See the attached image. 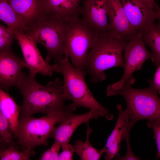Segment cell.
Instances as JSON below:
<instances>
[{
	"instance_id": "obj_1",
	"label": "cell",
	"mask_w": 160,
	"mask_h": 160,
	"mask_svg": "<svg viewBox=\"0 0 160 160\" xmlns=\"http://www.w3.org/2000/svg\"><path fill=\"white\" fill-rule=\"evenodd\" d=\"M16 87L23 98L20 116H33L38 113L48 114L68 107L64 103L66 99L63 81L58 78L43 86L36 81L35 77L23 71Z\"/></svg>"
},
{
	"instance_id": "obj_2",
	"label": "cell",
	"mask_w": 160,
	"mask_h": 160,
	"mask_svg": "<svg viewBox=\"0 0 160 160\" xmlns=\"http://www.w3.org/2000/svg\"><path fill=\"white\" fill-rule=\"evenodd\" d=\"M129 41L108 32H98L86 60V69L90 80L95 83L105 79V71L114 67L124 68L123 52Z\"/></svg>"
},
{
	"instance_id": "obj_3",
	"label": "cell",
	"mask_w": 160,
	"mask_h": 160,
	"mask_svg": "<svg viewBox=\"0 0 160 160\" xmlns=\"http://www.w3.org/2000/svg\"><path fill=\"white\" fill-rule=\"evenodd\" d=\"M68 56L66 52L52 67L53 71L63 75L64 95L66 99L72 102L69 105L71 109L73 111L77 108L82 106L98 110L106 115L108 120H112L113 116L97 101L87 87L85 79L87 71L79 69L70 63Z\"/></svg>"
},
{
	"instance_id": "obj_4",
	"label": "cell",
	"mask_w": 160,
	"mask_h": 160,
	"mask_svg": "<svg viewBox=\"0 0 160 160\" xmlns=\"http://www.w3.org/2000/svg\"><path fill=\"white\" fill-rule=\"evenodd\" d=\"M72 111L68 105L65 109L40 118L33 116H20L17 138L22 150L31 156L34 154L37 146L47 145L55 125L60 124L67 114Z\"/></svg>"
},
{
	"instance_id": "obj_5",
	"label": "cell",
	"mask_w": 160,
	"mask_h": 160,
	"mask_svg": "<svg viewBox=\"0 0 160 160\" xmlns=\"http://www.w3.org/2000/svg\"><path fill=\"white\" fill-rule=\"evenodd\" d=\"M135 81V78L127 81L122 87L107 95H120L124 98L132 127L141 120L160 117V99L157 91L150 85L144 89L134 88L132 86Z\"/></svg>"
},
{
	"instance_id": "obj_6",
	"label": "cell",
	"mask_w": 160,
	"mask_h": 160,
	"mask_svg": "<svg viewBox=\"0 0 160 160\" xmlns=\"http://www.w3.org/2000/svg\"><path fill=\"white\" fill-rule=\"evenodd\" d=\"M70 21L47 15L35 27L26 33L37 43L42 44L47 51L45 60L57 63L66 52L64 37Z\"/></svg>"
},
{
	"instance_id": "obj_7",
	"label": "cell",
	"mask_w": 160,
	"mask_h": 160,
	"mask_svg": "<svg viewBox=\"0 0 160 160\" xmlns=\"http://www.w3.org/2000/svg\"><path fill=\"white\" fill-rule=\"evenodd\" d=\"M97 33L79 17L70 22L65 34L64 46L76 68L86 71L87 56Z\"/></svg>"
},
{
	"instance_id": "obj_8",
	"label": "cell",
	"mask_w": 160,
	"mask_h": 160,
	"mask_svg": "<svg viewBox=\"0 0 160 160\" xmlns=\"http://www.w3.org/2000/svg\"><path fill=\"white\" fill-rule=\"evenodd\" d=\"M124 51L123 74L119 81L108 85L106 95L122 87L126 81L135 78L132 76L133 73L140 70L147 60L150 59L153 63V56L147 49L143 39L142 33L136 34L128 42Z\"/></svg>"
},
{
	"instance_id": "obj_9",
	"label": "cell",
	"mask_w": 160,
	"mask_h": 160,
	"mask_svg": "<svg viewBox=\"0 0 160 160\" xmlns=\"http://www.w3.org/2000/svg\"><path fill=\"white\" fill-rule=\"evenodd\" d=\"M20 47L28 75L35 77L38 73L51 76L53 73L52 65L43 58L37 47V43L30 35L25 33L13 31Z\"/></svg>"
},
{
	"instance_id": "obj_10",
	"label": "cell",
	"mask_w": 160,
	"mask_h": 160,
	"mask_svg": "<svg viewBox=\"0 0 160 160\" xmlns=\"http://www.w3.org/2000/svg\"><path fill=\"white\" fill-rule=\"evenodd\" d=\"M136 34L142 33L160 20V10L152 8L143 0H120Z\"/></svg>"
},
{
	"instance_id": "obj_11",
	"label": "cell",
	"mask_w": 160,
	"mask_h": 160,
	"mask_svg": "<svg viewBox=\"0 0 160 160\" xmlns=\"http://www.w3.org/2000/svg\"><path fill=\"white\" fill-rule=\"evenodd\" d=\"M24 68L23 59L11 49L0 52V88L8 92L11 88L17 87Z\"/></svg>"
},
{
	"instance_id": "obj_12",
	"label": "cell",
	"mask_w": 160,
	"mask_h": 160,
	"mask_svg": "<svg viewBox=\"0 0 160 160\" xmlns=\"http://www.w3.org/2000/svg\"><path fill=\"white\" fill-rule=\"evenodd\" d=\"M108 0H82L81 19L91 29L97 32H107Z\"/></svg>"
},
{
	"instance_id": "obj_13",
	"label": "cell",
	"mask_w": 160,
	"mask_h": 160,
	"mask_svg": "<svg viewBox=\"0 0 160 160\" xmlns=\"http://www.w3.org/2000/svg\"><path fill=\"white\" fill-rule=\"evenodd\" d=\"M27 33L46 16L43 0H7Z\"/></svg>"
},
{
	"instance_id": "obj_14",
	"label": "cell",
	"mask_w": 160,
	"mask_h": 160,
	"mask_svg": "<svg viewBox=\"0 0 160 160\" xmlns=\"http://www.w3.org/2000/svg\"><path fill=\"white\" fill-rule=\"evenodd\" d=\"M106 117L103 112L90 109L87 113L81 114L68 113L57 126H55L51 137L62 145L69 143L71 136L76 129L82 123H87L91 119H97L99 117Z\"/></svg>"
},
{
	"instance_id": "obj_15",
	"label": "cell",
	"mask_w": 160,
	"mask_h": 160,
	"mask_svg": "<svg viewBox=\"0 0 160 160\" xmlns=\"http://www.w3.org/2000/svg\"><path fill=\"white\" fill-rule=\"evenodd\" d=\"M107 14L110 34L128 41L136 34L120 0H108Z\"/></svg>"
},
{
	"instance_id": "obj_16",
	"label": "cell",
	"mask_w": 160,
	"mask_h": 160,
	"mask_svg": "<svg viewBox=\"0 0 160 160\" xmlns=\"http://www.w3.org/2000/svg\"><path fill=\"white\" fill-rule=\"evenodd\" d=\"M116 108L118 111V119L104 146L106 155L104 158L106 160H112L119 153L121 142L127 130L132 127L126 109L123 110L120 104L117 105Z\"/></svg>"
},
{
	"instance_id": "obj_17",
	"label": "cell",
	"mask_w": 160,
	"mask_h": 160,
	"mask_svg": "<svg viewBox=\"0 0 160 160\" xmlns=\"http://www.w3.org/2000/svg\"><path fill=\"white\" fill-rule=\"evenodd\" d=\"M82 0H43L47 16L71 21L79 17Z\"/></svg>"
},
{
	"instance_id": "obj_18",
	"label": "cell",
	"mask_w": 160,
	"mask_h": 160,
	"mask_svg": "<svg viewBox=\"0 0 160 160\" xmlns=\"http://www.w3.org/2000/svg\"><path fill=\"white\" fill-rule=\"evenodd\" d=\"M20 108L8 92L0 88V110L8 122L12 133L16 138L18 134Z\"/></svg>"
},
{
	"instance_id": "obj_19",
	"label": "cell",
	"mask_w": 160,
	"mask_h": 160,
	"mask_svg": "<svg viewBox=\"0 0 160 160\" xmlns=\"http://www.w3.org/2000/svg\"><path fill=\"white\" fill-rule=\"evenodd\" d=\"M89 122L86 123L87 129L86 139L84 142L78 140L73 145L74 152H76L82 160H98L102 154L105 152V148L104 147L100 150L94 148L89 141L90 134L93 130L89 127Z\"/></svg>"
},
{
	"instance_id": "obj_20",
	"label": "cell",
	"mask_w": 160,
	"mask_h": 160,
	"mask_svg": "<svg viewBox=\"0 0 160 160\" xmlns=\"http://www.w3.org/2000/svg\"><path fill=\"white\" fill-rule=\"evenodd\" d=\"M145 44L150 48L154 57L153 63L157 66L160 65V21L154 23L142 33Z\"/></svg>"
},
{
	"instance_id": "obj_21",
	"label": "cell",
	"mask_w": 160,
	"mask_h": 160,
	"mask_svg": "<svg viewBox=\"0 0 160 160\" xmlns=\"http://www.w3.org/2000/svg\"><path fill=\"white\" fill-rule=\"evenodd\" d=\"M0 20L7 25L11 31L25 33L18 17L7 0H0Z\"/></svg>"
},
{
	"instance_id": "obj_22",
	"label": "cell",
	"mask_w": 160,
	"mask_h": 160,
	"mask_svg": "<svg viewBox=\"0 0 160 160\" xmlns=\"http://www.w3.org/2000/svg\"><path fill=\"white\" fill-rule=\"evenodd\" d=\"M30 157L27 152L20 150L17 146L13 145L0 150L1 160H29Z\"/></svg>"
},
{
	"instance_id": "obj_23",
	"label": "cell",
	"mask_w": 160,
	"mask_h": 160,
	"mask_svg": "<svg viewBox=\"0 0 160 160\" xmlns=\"http://www.w3.org/2000/svg\"><path fill=\"white\" fill-rule=\"evenodd\" d=\"M0 139L7 146L13 145L17 146L8 122L0 110Z\"/></svg>"
},
{
	"instance_id": "obj_24",
	"label": "cell",
	"mask_w": 160,
	"mask_h": 160,
	"mask_svg": "<svg viewBox=\"0 0 160 160\" xmlns=\"http://www.w3.org/2000/svg\"><path fill=\"white\" fill-rule=\"evenodd\" d=\"M15 37L8 28L0 24V52L11 49Z\"/></svg>"
},
{
	"instance_id": "obj_25",
	"label": "cell",
	"mask_w": 160,
	"mask_h": 160,
	"mask_svg": "<svg viewBox=\"0 0 160 160\" xmlns=\"http://www.w3.org/2000/svg\"><path fill=\"white\" fill-rule=\"evenodd\" d=\"M147 126L152 128L153 133V138L155 140L157 148L156 159L160 157V117L148 120Z\"/></svg>"
},
{
	"instance_id": "obj_26",
	"label": "cell",
	"mask_w": 160,
	"mask_h": 160,
	"mask_svg": "<svg viewBox=\"0 0 160 160\" xmlns=\"http://www.w3.org/2000/svg\"><path fill=\"white\" fill-rule=\"evenodd\" d=\"M61 148V145L54 141L50 148L47 150L42 153L39 160H58L59 152Z\"/></svg>"
},
{
	"instance_id": "obj_27",
	"label": "cell",
	"mask_w": 160,
	"mask_h": 160,
	"mask_svg": "<svg viewBox=\"0 0 160 160\" xmlns=\"http://www.w3.org/2000/svg\"><path fill=\"white\" fill-rule=\"evenodd\" d=\"M130 128H129L127 130L124 139L125 140L126 142L127 146V152L126 155L123 156H121L119 153H118L115 157L116 160H139L140 158L139 157L135 156L133 153L130 146L129 139V133Z\"/></svg>"
},
{
	"instance_id": "obj_28",
	"label": "cell",
	"mask_w": 160,
	"mask_h": 160,
	"mask_svg": "<svg viewBox=\"0 0 160 160\" xmlns=\"http://www.w3.org/2000/svg\"><path fill=\"white\" fill-rule=\"evenodd\" d=\"M61 147L63 151L59 154L58 160H73V153L74 152L73 145L68 143L63 144Z\"/></svg>"
},
{
	"instance_id": "obj_29",
	"label": "cell",
	"mask_w": 160,
	"mask_h": 160,
	"mask_svg": "<svg viewBox=\"0 0 160 160\" xmlns=\"http://www.w3.org/2000/svg\"><path fill=\"white\" fill-rule=\"evenodd\" d=\"M147 81L149 84L157 91L160 94V65L156 66V69L154 74L153 80L149 79Z\"/></svg>"
},
{
	"instance_id": "obj_30",
	"label": "cell",
	"mask_w": 160,
	"mask_h": 160,
	"mask_svg": "<svg viewBox=\"0 0 160 160\" xmlns=\"http://www.w3.org/2000/svg\"><path fill=\"white\" fill-rule=\"evenodd\" d=\"M149 5L153 9L158 11L160 10L159 6L155 2L154 0H143Z\"/></svg>"
},
{
	"instance_id": "obj_31",
	"label": "cell",
	"mask_w": 160,
	"mask_h": 160,
	"mask_svg": "<svg viewBox=\"0 0 160 160\" xmlns=\"http://www.w3.org/2000/svg\"><path fill=\"white\" fill-rule=\"evenodd\" d=\"M5 145L3 140L1 139H0V150L5 148L4 147V146Z\"/></svg>"
}]
</instances>
